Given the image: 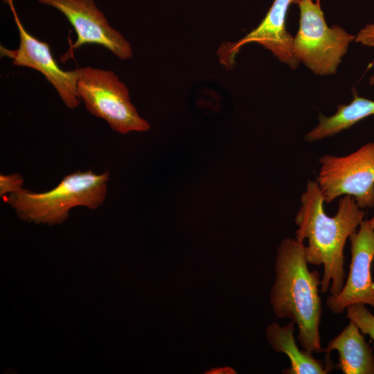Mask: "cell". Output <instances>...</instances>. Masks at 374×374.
Here are the masks:
<instances>
[{"instance_id":"6da1fadb","label":"cell","mask_w":374,"mask_h":374,"mask_svg":"<svg viewBox=\"0 0 374 374\" xmlns=\"http://www.w3.org/2000/svg\"><path fill=\"white\" fill-rule=\"evenodd\" d=\"M294 222L295 238L304 243L309 265H323L320 292L337 294L344 284V247L364 220V211L350 196L339 198L337 211L329 216L324 197L317 181L308 180L300 199Z\"/></svg>"},{"instance_id":"7a4b0ae2","label":"cell","mask_w":374,"mask_h":374,"mask_svg":"<svg viewBox=\"0 0 374 374\" xmlns=\"http://www.w3.org/2000/svg\"><path fill=\"white\" fill-rule=\"evenodd\" d=\"M308 265L303 242L292 238L282 240L277 248L269 301L276 318L288 319L298 327L297 339L302 348L320 353L325 352L319 331L321 279Z\"/></svg>"},{"instance_id":"3957f363","label":"cell","mask_w":374,"mask_h":374,"mask_svg":"<svg viewBox=\"0 0 374 374\" xmlns=\"http://www.w3.org/2000/svg\"><path fill=\"white\" fill-rule=\"evenodd\" d=\"M109 172L96 174L92 170H78L66 175L50 190H21L2 197L24 221L53 225L61 224L75 206L97 209L104 202Z\"/></svg>"},{"instance_id":"277c9868","label":"cell","mask_w":374,"mask_h":374,"mask_svg":"<svg viewBox=\"0 0 374 374\" xmlns=\"http://www.w3.org/2000/svg\"><path fill=\"white\" fill-rule=\"evenodd\" d=\"M299 27L293 38L295 58L318 75L335 74L355 36L342 27H329L321 0H297Z\"/></svg>"},{"instance_id":"5b68a950","label":"cell","mask_w":374,"mask_h":374,"mask_svg":"<svg viewBox=\"0 0 374 374\" xmlns=\"http://www.w3.org/2000/svg\"><path fill=\"white\" fill-rule=\"evenodd\" d=\"M76 69L78 93L91 114L104 119L120 134L150 130L148 122L131 103L127 86L113 71L91 66Z\"/></svg>"},{"instance_id":"8992f818","label":"cell","mask_w":374,"mask_h":374,"mask_svg":"<svg viewBox=\"0 0 374 374\" xmlns=\"http://www.w3.org/2000/svg\"><path fill=\"white\" fill-rule=\"evenodd\" d=\"M319 161L316 181L326 204L348 195L362 209L374 206V141L345 156L325 154Z\"/></svg>"},{"instance_id":"52a82bcc","label":"cell","mask_w":374,"mask_h":374,"mask_svg":"<svg viewBox=\"0 0 374 374\" xmlns=\"http://www.w3.org/2000/svg\"><path fill=\"white\" fill-rule=\"evenodd\" d=\"M2 1L9 6L13 15L19 31V44L16 49L1 46V56L10 58L15 66L28 67L40 72L55 89L66 107L71 109L76 108L80 103L77 90V69L65 71L60 68L49 44L35 37L24 28L13 0Z\"/></svg>"},{"instance_id":"ba28073f","label":"cell","mask_w":374,"mask_h":374,"mask_svg":"<svg viewBox=\"0 0 374 374\" xmlns=\"http://www.w3.org/2000/svg\"><path fill=\"white\" fill-rule=\"evenodd\" d=\"M62 13L73 27L77 39L70 51L84 44H98L110 51L118 58L132 57L130 43L114 29L98 8L94 0H37Z\"/></svg>"},{"instance_id":"9c48e42d","label":"cell","mask_w":374,"mask_h":374,"mask_svg":"<svg viewBox=\"0 0 374 374\" xmlns=\"http://www.w3.org/2000/svg\"><path fill=\"white\" fill-rule=\"evenodd\" d=\"M351 262L350 271L341 291L330 294L326 300L329 310L342 313L353 304L368 305L374 308V281L371 274L374 261V229L368 220H364L359 229L349 238Z\"/></svg>"},{"instance_id":"30bf717a","label":"cell","mask_w":374,"mask_h":374,"mask_svg":"<svg viewBox=\"0 0 374 374\" xmlns=\"http://www.w3.org/2000/svg\"><path fill=\"white\" fill-rule=\"evenodd\" d=\"M297 0H274L265 17L258 26L244 37L233 42H223L217 51L221 64L231 68L240 48L249 43H257L272 54L281 62L296 69L300 62L292 52L293 38L286 28V19L292 3Z\"/></svg>"},{"instance_id":"8fae6325","label":"cell","mask_w":374,"mask_h":374,"mask_svg":"<svg viewBox=\"0 0 374 374\" xmlns=\"http://www.w3.org/2000/svg\"><path fill=\"white\" fill-rule=\"evenodd\" d=\"M295 323L290 321L280 326L273 322L266 328V337L269 344L276 353H284L289 359L290 366L287 374H326L332 371L333 364L329 355L326 362L316 359L312 353L299 349L294 338Z\"/></svg>"},{"instance_id":"7c38bea8","label":"cell","mask_w":374,"mask_h":374,"mask_svg":"<svg viewBox=\"0 0 374 374\" xmlns=\"http://www.w3.org/2000/svg\"><path fill=\"white\" fill-rule=\"evenodd\" d=\"M332 350L339 354L337 368L344 374H374L373 349L364 338L363 333L352 321L325 348L327 355Z\"/></svg>"},{"instance_id":"4fadbf2b","label":"cell","mask_w":374,"mask_h":374,"mask_svg":"<svg viewBox=\"0 0 374 374\" xmlns=\"http://www.w3.org/2000/svg\"><path fill=\"white\" fill-rule=\"evenodd\" d=\"M374 84V73L369 79ZM353 99L348 105H339L332 116L320 114L317 125L304 136V141L313 143L333 136L350 128L360 121L374 116V100L359 96L353 90Z\"/></svg>"},{"instance_id":"5bb4252c","label":"cell","mask_w":374,"mask_h":374,"mask_svg":"<svg viewBox=\"0 0 374 374\" xmlns=\"http://www.w3.org/2000/svg\"><path fill=\"white\" fill-rule=\"evenodd\" d=\"M346 317L359 328L363 335H368L374 346V314L362 304H353L346 308Z\"/></svg>"},{"instance_id":"9a60e30c","label":"cell","mask_w":374,"mask_h":374,"mask_svg":"<svg viewBox=\"0 0 374 374\" xmlns=\"http://www.w3.org/2000/svg\"><path fill=\"white\" fill-rule=\"evenodd\" d=\"M24 178L19 173L10 175H0V197L17 193L21 190L24 184Z\"/></svg>"},{"instance_id":"2e32d148","label":"cell","mask_w":374,"mask_h":374,"mask_svg":"<svg viewBox=\"0 0 374 374\" xmlns=\"http://www.w3.org/2000/svg\"><path fill=\"white\" fill-rule=\"evenodd\" d=\"M355 42L374 48V24H366L355 35Z\"/></svg>"},{"instance_id":"e0dca14e","label":"cell","mask_w":374,"mask_h":374,"mask_svg":"<svg viewBox=\"0 0 374 374\" xmlns=\"http://www.w3.org/2000/svg\"><path fill=\"white\" fill-rule=\"evenodd\" d=\"M368 222L370 226L374 229V215L370 220H368Z\"/></svg>"}]
</instances>
